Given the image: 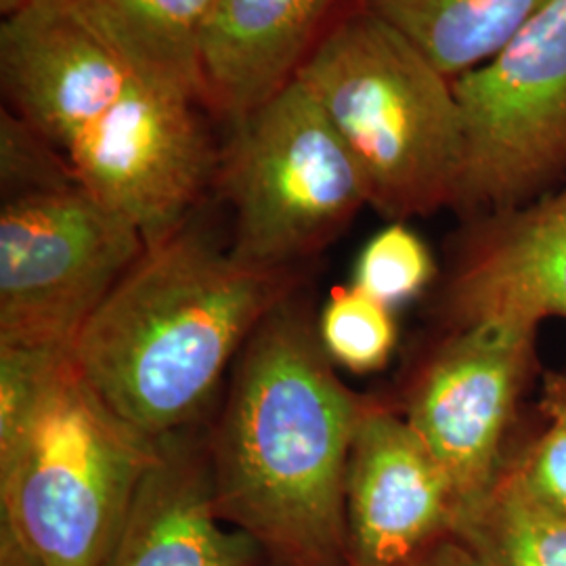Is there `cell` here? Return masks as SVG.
Listing matches in <instances>:
<instances>
[{"label": "cell", "mask_w": 566, "mask_h": 566, "mask_svg": "<svg viewBox=\"0 0 566 566\" xmlns=\"http://www.w3.org/2000/svg\"><path fill=\"white\" fill-rule=\"evenodd\" d=\"M317 332L332 364L361 376L385 369L399 343L392 308L353 283L329 292Z\"/></svg>", "instance_id": "obj_18"}, {"label": "cell", "mask_w": 566, "mask_h": 566, "mask_svg": "<svg viewBox=\"0 0 566 566\" xmlns=\"http://www.w3.org/2000/svg\"><path fill=\"white\" fill-rule=\"evenodd\" d=\"M397 566H479L472 552L468 549L464 542L455 535L441 542L439 546L430 547L424 554L416 556L413 560H407L403 565Z\"/></svg>", "instance_id": "obj_23"}, {"label": "cell", "mask_w": 566, "mask_h": 566, "mask_svg": "<svg viewBox=\"0 0 566 566\" xmlns=\"http://www.w3.org/2000/svg\"><path fill=\"white\" fill-rule=\"evenodd\" d=\"M306 269H261L198 223L145 245L72 346V359L149 439L202 424L245 343Z\"/></svg>", "instance_id": "obj_2"}, {"label": "cell", "mask_w": 566, "mask_h": 566, "mask_svg": "<svg viewBox=\"0 0 566 566\" xmlns=\"http://www.w3.org/2000/svg\"><path fill=\"white\" fill-rule=\"evenodd\" d=\"M458 537L479 566H566V516L531 491L512 455Z\"/></svg>", "instance_id": "obj_17"}, {"label": "cell", "mask_w": 566, "mask_h": 566, "mask_svg": "<svg viewBox=\"0 0 566 566\" xmlns=\"http://www.w3.org/2000/svg\"><path fill=\"white\" fill-rule=\"evenodd\" d=\"M0 566H46L20 531L0 516Z\"/></svg>", "instance_id": "obj_22"}, {"label": "cell", "mask_w": 566, "mask_h": 566, "mask_svg": "<svg viewBox=\"0 0 566 566\" xmlns=\"http://www.w3.org/2000/svg\"><path fill=\"white\" fill-rule=\"evenodd\" d=\"M464 120L462 219L533 202L566 182V0L546 4L453 81Z\"/></svg>", "instance_id": "obj_7"}, {"label": "cell", "mask_w": 566, "mask_h": 566, "mask_svg": "<svg viewBox=\"0 0 566 566\" xmlns=\"http://www.w3.org/2000/svg\"><path fill=\"white\" fill-rule=\"evenodd\" d=\"M196 105L133 81L63 154L76 179L135 224L145 245L187 223L214 185L219 149Z\"/></svg>", "instance_id": "obj_9"}, {"label": "cell", "mask_w": 566, "mask_h": 566, "mask_svg": "<svg viewBox=\"0 0 566 566\" xmlns=\"http://www.w3.org/2000/svg\"><path fill=\"white\" fill-rule=\"evenodd\" d=\"M219 0H70L133 76L203 103V44Z\"/></svg>", "instance_id": "obj_15"}, {"label": "cell", "mask_w": 566, "mask_h": 566, "mask_svg": "<svg viewBox=\"0 0 566 566\" xmlns=\"http://www.w3.org/2000/svg\"><path fill=\"white\" fill-rule=\"evenodd\" d=\"M334 367L298 292L245 343L206 422L217 510L273 566H348L346 468L369 395Z\"/></svg>", "instance_id": "obj_1"}, {"label": "cell", "mask_w": 566, "mask_h": 566, "mask_svg": "<svg viewBox=\"0 0 566 566\" xmlns=\"http://www.w3.org/2000/svg\"><path fill=\"white\" fill-rule=\"evenodd\" d=\"M348 566H397L455 537L462 510L392 399L367 397L346 468Z\"/></svg>", "instance_id": "obj_11"}, {"label": "cell", "mask_w": 566, "mask_h": 566, "mask_svg": "<svg viewBox=\"0 0 566 566\" xmlns=\"http://www.w3.org/2000/svg\"><path fill=\"white\" fill-rule=\"evenodd\" d=\"M451 81L491 60L547 0H357Z\"/></svg>", "instance_id": "obj_16"}, {"label": "cell", "mask_w": 566, "mask_h": 566, "mask_svg": "<svg viewBox=\"0 0 566 566\" xmlns=\"http://www.w3.org/2000/svg\"><path fill=\"white\" fill-rule=\"evenodd\" d=\"M539 409L546 422L566 430V371H546L542 380Z\"/></svg>", "instance_id": "obj_24"}, {"label": "cell", "mask_w": 566, "mask_h": 566, "mask_svg": "<svg viewBox=\"0 0 566 566\" xmlns=\"http://www.w3.org/2000/svg\"><path fill=\"white\" fill-rule=\"evenodd\" d=\"M70 350L0 344V462L28 434L61 361Z\"/></svg>", "instance_id": "obj_20"}, {"label": "cell", "mask_w": 566, "mask_h": 566, "mask_svg": "<svg viewBox=\"0 0 566 566\" xmlns=\"http://www.w3.org/2000/svg\"><path fill=\"white\" fill-rule=\"evenodd\" d=\"M156 441L61 361L28 434L0 462V516L46 566H103Z\"/></svg>", "instance_id": "obj_5"}, {"label": "cell", "mask_w": 566, "mask_h": 566, "mask_svg": "<svg viewBox=\"0 0 566 566\" xmlns=\"http://www.w3.org/2000/svg\"><path fill=\"white\" fill-rule=\"evenodd\" d=\"M432 313L439 329L566 319V182L533 202L462 219Z\"/></svg>", "instance_id": "obj_10"}, {"label": "cell", "mask_w": 566, "mask_h": 566, "mask_svg": "<svg viewBox=\"0 0 566 566\" xmlns=\"http://www.w3.org/2000/svg\"><path fill=\"white\" fill-rule=\"evenodd\" d=\"M0 187V344L72 350L145 240L76 179L57 147L7 109Z\"/></svg>", "instance_id": "obj_4"}, {"label": "cell", "mask_w": 566, "mask_h": 566, "mask_svg": "<svg viewBox=\"0 0 566 566\" xmlns=\"http://www.w3.org/2000/svg\"><path fill=\"white\" fill-rule=\"evenodd\" d=\"M21 0H0V13H9L11 9H15L20 4Z\"/></svg>", "instance_id": "obj_25"}, {"label": "cell", "mask_w": 566, "mask_h": 566, "mask_svg": "<svg viewBox=\"0 0 566 566\" xmlns=\"http://www.w3.org/2000/svg\"><path fill=\"white\" fill-rule=\"evenodd\" d=\"M0 81L9 112L65 154L133 76L70 0H21L2 15Z\"/></svg>", "instance_id": "obj_12"}, {"label": "cell", "mask_w": 566, "mask_h": 566, "mask_svg": "<svg viewBox=\"0 0 566 566\" xmlns=\"http://www.w3.org/2000/svg\"><path fill=\"white\" fill-rule=\"evenodd\" d=\"M353 0H219L203 44V105L229 122L301 72Z\"/></svg>", "instance_id": "obj_14"}, {"label": "cell", "mask_w": 566, "mask_h": 566, "mask_svg": "<svg viewBox=\"0 0 566 566\" xmlns=\"http://www.w3.org/2000/svg\"><path fill=\"white\" fill-rule=\"evenodd\" d=\"M512 455V451H510ZM531 491L558 514L566 516V430L547 422L546 428L512 455Z\"/></svg>", "instance_id": "obj_21"}, {"label": "cell", "mask_w": 566, "mask_h": 566, "mask_svg": "<svg viewBox=\"0 0 566 566\" xmlns=\"http://www.w3.org/2000/svg\"><path fill=\"white\" fill-rule=\"evenodd\" d=\"M269 565L259 544L217 510L206 422L156 439V458L103 566Z\"/></svg>", "instance_id": "obj_13"}, {"label": "cell", "mask_w": 566, "mask_h": 566, "mask_svg": "<svg viewBox=\"0 0 566 566\" xmlns=\"http://www.w3.org/2000/svg\"><path fill=\"white\" fill-rule=\"evenodd\" d=\"M298 78L315 93L390 223L453 210L464 120L446 76L403 34L353 0Z\"/></svg>", "instance_id": "obj_3"}, {"label": "cell", "mask_w": 566, "mask_h": 566, "mask_svg": "<svg viewBox=\"0 0 566 566\" xmlns=\"http://www.w3.org/2000/svg\"><path fill=\"white\" fill-rule=\"evenodd\" d=\"M537 329L502 322L439 329L392 399L443 470L462 525L510 458L518 409L537 371Z\"/></svg>", "instance_id": "obj_8"}, {"label": "cell", "mask_w": 566, "mask_h": 566, "mask_svg": "<svg viewBox=\"0 0 566 566\" xmlns=\"http://www.w3.org/2000/svg\"><path fill=\"white\" fill-rule=\"evenodd\" d=\"M269 566H273V565H269Z\"/></svg>", "instance_id": "obj_26"}, {"label": "cell", "mask_w": 566, "mask_h": 566, "mask_svg": "<svg viewBox=\"0 0 566 566\" xmlns=\"http://www.w3.org/2000/svg\"><path fill=\"white\" fill-rule=\"evenodd\" d=\"M214 187L233 210L231 254L261 269H306L369 206L359 164L298 76L229 122Z\"/></svg>", "instance_id": "obj_6"}, {"label": "cell", "mask_w": 566, "mask_h": 566, "mask_svg": "<svg viewBox=\"0 0 566 566\" xmlns=\"http://www.w3.org/2000/svg\"><path fill=\"white\" fill-rule=\"evenodd\" d=\"M437 277L439 264L424 240L409 224L395 221L365 243L355 263L353 285L397 308L418 298Z\"/></svg>", "instance_id": "obj_19"}]
</instances>
